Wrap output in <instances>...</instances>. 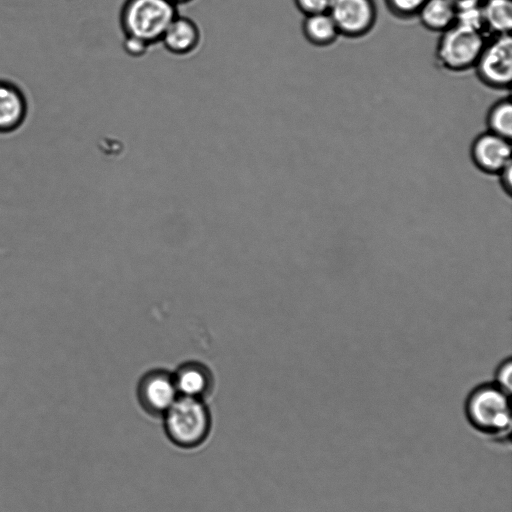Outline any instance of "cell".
<instances>
[{
    "mask_svg": "<svg viewBox=\"0 0 512 512\" xmlns=\"http://www.w3.org/2000/svg\"><path fill=\"white\" fill-rule=\"evenodd\" d=\"M484 32L489 36L510 34L512 28L511 0H482Z\"/></svg>",
    "mask_w": 512,
    "mask_h": 512,
    "instance_id": "obj_12",
    "label": "cell"
},
{
    "mask_svg": "<svg viewBox=\"0 0 512 512\" xmlns=\"http://www.w3.org/2000/svg\"><path fill=\"white\" fill-rule=\"evenodd\" d=\"M512 363L510 360L504 361L495 374V385L504 392L510 394L512 389Z\"/></svg>",
    "mask_w": 512,
    "mask_h": 512,
    "instance_id": "obj_19",
    "label": "cell"
},
{
    "mask_svg": "<svg viewBox=\"0 0 512 512\" xmlns=\"http://www.w3.org/2000/svg\"><path fill=\"white\" fill-rule=\"evenodd\" d=\"M25 103L15 88L0 83V130L16 127L24 116Z\"/></svg>",
    "mask_w": 512,
    "mask_h": 512,
    "instance_id": "obj_14",
    "label": "cell"
},
{
    "mask_svg": "<svg viewBox=\"0 0 512 512\" xmlns=\"http://www.w3.org/2000/svg\"><path fill=\"white\" fill-rule=\"evenodd\" d=\"M179 397L173 375L164 370H152L140 379L137 400L145 413L161 417Z\"/></svg>",
    "mask_w": 512,
    "mask_h": 512,
    "instance_id": "obj_7",
    "label": "cell"
},
{
    "mask_svg": "<svg viewBox=\"0 0 512 512\" xmlns=\"http://www.w3.org/2000/svg\"><path fill=\"white\" fill-rule=\"evenodd\" d=\"M474 69L478 79L487 87L509 90L512 79L511 35L489 36Z\"/></svg>",
    "mask_w": 512,
    "mask_h": 512,
    "instance_id": "obj_5",
    "label": "cell"
},
{
    "mask_svg": "<svg viewBox=\"0 0 512 512\" xmlns=\"http://www.w3.org/2000/svg\"><path fill=\"white\" fill-rule=\"evenodd\" d=\"M178 15V6L170 0H125L119 18L124 36L152 47Z\"/></svg>",
    "mask_w": 512,
    "mask_h": 512,
    "instance_id": "obj_3",
    "label": "cell"
},
{
    "mask_svg": "<svg viewBox=\"0 0 512 512\" xmlns=\"http://www.w3.org/2000/svg\"><path fill=\"white\" fill-rule=\"evenodd\" d=\"M509 395L495 384L472 390L465 402V415L470 425L489 438H509L512 426Z\"/></svg>",
    "mask_w": 512,
    "mask_h": 512,
    "instance_id": "obj_2",
    "label": "cell"
},
{
    "mask_svg": "<svg viewBox=\"0 0 512 512\" xmlns=\"http://www.w3.org/2000/svg\"><path fill=\"white\" fill-rule=\"evenodd\" d=\"M454 25L485 34L481 3L457 6Z\"/></svg>",
    "mask_w": 512,
    "mask_h": 512,
    "instance_id": "obj_16",
    "label": "cell"
},
{
    "mask_svg": "<svg viewBox=\"0 0 512 512\" xmlns=\"http://www.w3.org/2000/svg\"><path fill=\"white\" fill-rule=\"evenodd\" d=\"M328 13L340 35L360 38L374 28L378 10L375 0H332Z\"/></svg>",
    "mask_w": 512,
    "mask_h": 512,
    "instance_id": "obj_6",
    "label": "cell"
},
{
    "mask_svg": "<svg viewBox=\"0 0 512 512\" xmlns=\"http://www.w3.org/2000/svg\"><path fill=\"white\" fill-rule=\"evenodd\" d=\"M470 157L478 170L488 175H497L512 163L510 140L486 130L473 139Z\"/></svg>",
    "mask_w": 512,
    "mask_h": 512,
    "instance_id": "obj_8",
    "label": "cell"
},
{
    "mask_svg": "<svg viewBox=\"0 0 512 512\" xmlns=\"http://www.w3.org/2000/svg\"><path fill=\"white\" fill-rule=\"evenodd\" d=\"M201 39L198 24L189 17L178 15L164 32L160 43L173 55L188 56L199 48Z\"/></svg>",
    "mask_w": 512,
    "mask_h": 512,
    "instance_id": "obj_9",
    "label": "cell"
},
{
    "mask_svg": "<svg viewBox=\"0 0 512 512\" xmlns=\"http://www.w3.org/2000/svg\"><path fill=\"white\" fill-rule=\"evenodd\" d=\"M496 176L499 178L501 188L510 196L512 193V163L508 164Z\"/></svg>",
    "mask_w": 512,
    "mask_h": 512,
    "instance_id": "obj_21",
    "label": "cell"
},
{
    "mask_svg": "<svg viewBox=\"0 0 512 512\" xmlns=\"http://www.w3.org/2000/svg\"><path fill=\"white\" fill-rule=\"evenodd\" d=\"M456 6L450 0H427L417 17L424 28L442 33L455 24Z\"/></svg>",
    "mask_w": 512,
    "mask_h": 512,
    "instance_id": "obj_11",
    "label": "cell"
},
{
    "mask_svg": "<svg viewBox=\"0 0 512 512\" xmlns=\"http://www.w3.org/2000/svg\"><path fill=\"white\" fill-rule=\"evenodd\" d=\"M167 439L176 447L202 446L212 431V415L205 400L179 396L162 416Z\"/></svg>",
    "mask_w": 512,
    "mask_h": 512,
    "instance_id": "obj_1",
    "label": "cell"
},
{
    "mask_svg": "<svg viewBox=\"0 0 512 512\" xmlns=\"http://www.w3.org/2000/svg\"><path fill=\"white\" fill-rule=\"evenodd\" d=\"M170 1L178 6V5L190 3L193 0H170Z\"/></svg>",
    "mask_w": 512,
    "mask_h": 512,
    "instance_id": "obj_23",
    "label": "cell"
},
{
    "mask_svg": "<svg viewBox=\"0 0 512 512\" xmlns=\"http://www.w3.org/2000/svg\"><path fill=\"white\" fill-rule=\"evenodd\" d=\"M123 48L128 55L132 57H141L151 48V46L137 38L124 36Z\"/></svg>",
    "mask_w": 512,
    "mask_h": 512,
    "instance_id": "obj_20",
    "label": "cell"
},
{
    "mask_svg": "<svg viewBox=\"0 0 512 512\" xmlns=\"http://www.w3.org/2000/svg\"><path fill=\"white\" fill-rule=\"evenodd\" d=\"M454 3V5L457 7V6H462V5H467V4H475V3H481L482 0H450Z\"/></svg>",
    "mask_w": 512,
    "mask_h": 512,
    "instance_id": "obj_22",
    "label": "cell"
},
{
    "mask_svg": "<svg viewBox=\"0 0 512 512\" xmlns=\"http://www.w3.org/2000/svg\"><path fill=\"white\" fill-rule=\"evenodd\" d=\"M294 3L297 9L307 16L328 12L332 0H294Z\"/></svg>",
    "mask_w": 512,
    "mask_h": 512,
    "instance_id": "obj_18",
    "label": "cell"
},
{
    "mask_svg": "<svg viewBox=\"0 0 512 512\" xmlns=\"http://www.w3.org/2000/svg\"><path fill=\"white\" fill-rule=\"evenodd\" d=\"M172 375L179 396L205 400L212 392L213 376L199 362L184 363Z\"/></svg>",
    "mask_w": 512,
    "mask_h": 512,
    "instance_id": "obj_10",
    "label": "cell"
},
{
    "mask_svg": "<svg viewBox=\"0 0 512 512\" xmlns=\"http://www.w3.org/2000/svg\"><path fill=\"white\" fill-rule=\"evenodd\" d=\"M305 39L317 47H327L340 36L338 28L328 12L307 15L302 22Z\"/></svg>",
    "mask_w": 512,
    "mask_h": 512,
    "instance_id": "obj_13",
    "label": "cell"
},
{
    "mask_svg": "<svg viewBox=\"0 0 512 512\" xmlns=\"http://www.w3.org/2000/svg\"><path fill=\"white\" fill-rule=\"evenodd\" d=\"M487 131L511 140L512 105L509 97L495 101L486 114Z\"/></svg>",
    "mask_w": 512,
    "mask_h": 512,
    "instance_id": "obj_15",
    "label": "cell"
},
{
    "mask_svg": "<svg viewBox=\"0 0 512 512\" xmlns=\"http://www.w3.org/2000/svg\"><path fill=\"white\" fill-rule=\"evenodd\" d=\"M427 0H385L391 14L403 20L417 17L420 9Z\"/></svg>",
    "mask_w": 512,
    "mask_h": 512,
    "instance_id": "obj_17",
    "label": "cell"
},
{
    "mask_svg": "<svg viewBox=\"0 0 512 512\" xmlns=\"http://www.w3.org/2000/svg\"><path fill=\"white\" fill-rule=\"evenodd\" d=\"M435 58L438 65L451 72L474 68L488 36L483 32L453 25L440 33Z\"/></svg>",
    "mask_w": 512,
    "mask_h": 512,
    "instance_id": "obj_4",
    "label": "cell"
}]
</instances>
